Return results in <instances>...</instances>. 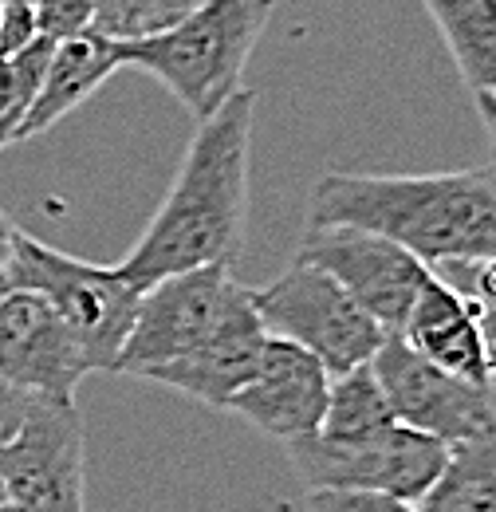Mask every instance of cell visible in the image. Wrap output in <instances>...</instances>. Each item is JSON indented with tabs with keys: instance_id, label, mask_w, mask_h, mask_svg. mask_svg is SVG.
<instances>
[{
	"instance_id": "cell-1",
	"label": "cell",
	"mask_w": 496,
	"mask_h": 512,
	"mask_svg": "<svg viewBox=\"0 0 496 512\" xmlns=\"http://www.w3.org/2000/svg\"><path fill=\"white\" fill-rule=\"evenodd\" d=\"M252 115L256 91L241 87L213 115L197 119L166 201L123 264H115L134 288L201 264H237L248 221Z\"/></svg>"
},
{
	"instance_id": "cell-2",
	"label": "cell",
	"mask_w": 496,
	"mask_h": 512,
	"mask_svg": "<svg viewBox=\"0 0 496 512\" xmlns=\"http://www.w3.org/2000/svg\"><path fill=\"white\" fill-rule=\"evenodd\" d=\"M308 225H359L398 241L422 264L496 256V162L449 174L331 170L308 197Z\"/></svg>"
},
{
	"instance_id": "cell-3",
	"label": "cell",
	"mask_w": 496,
	"mask_h": 512,
	"mask_svg": "<svg viewBox=\"0 0 496 512\" xmlns=\"http://www.w3.org/2000/svg\"><path fill=\"white\" fill-rule=\"evenodd\" d=\"M280 0H197L174 24L115 40L119 64L154 75L193 119L241 91V75Z\"/></svg>"
},
{
	"instance_id": "cell-4",
	"label": "cell",
	"mask_w": 496,
	"mask_h": 512,
	"mask_svg": "<svg viewBox=\"0 0 496 512\" xmlns=\"http://www.w3.org/2000/svg\"><path fill=\"white\" fill-rule=\"evenodd\" d=\"M8 272H12V288L40 292L60 312L63 323L83 343L91 371H115L142 288H134L119 268L67 256L24 229H16L12 237Z\"/></svg>"
},
{
	"instance_id": "cell-5",
	"label": "cell",
	"mask_w": 496,
	"mask_h": 512,
	"mask_svg": "<svg viewBox=\"0 0 496 512\" xmlns=\"http://www.w3.org/2000/svg\"><path fill=\"white\" fill-rule=\"evenodd\" d=\"M252 304L268 335L300 343L331 375L371 363L386 339L359 300L308 260H292L272 284L252 288Z\"/></svg>"
},
{
	"instance_id": "cell-6",
	"label": "cell",
	"mask_w": 496,
	"mask_h": 512,
	"mask_svg": "<svg viewBox=\"0 0 496 512\" xmlns=\"http://www.w3.org/2000/svg\"><path fill=\"white\" fill-rule=\"evenodd\" d=\"M288 461L308 489H367L418 505L445 465L449 446L414 426L390 422L359 438H296Z\"/></svg>"
},
{
	"instance_id": "cell-7",
	"label": "cell",
	"mask_w": 496,
	"mask_h": 512,
	"mask_svg": "<svg viewBox=\"0 0 496 512\" xmlns=\"http://www.w3.org/2000/svg\"><path fill=\"white\" fill-rule=\"evenodd\" d=\"M245 284L233 276V264H201L154 280L138 296V312L126 331L115 375L142 379L154 367L193 355L241 300Z\"/></svg>"
},
{
	"instance_id": "cell-8",
	"label": "cell",
	"mask_w": 496,
	"mask_h": 512,
	"mask_svg": "<svg viewBox=\"0 0 496 512\" xmlns=\"http://www.w3.org/2000/svg\"><path fill=\"white\" fill-rule=\"evenodd\" d=\"M87 438L75 402L32 398L0 449L8 505L24 512H87Z\"/></svg>"
},
{
	"instance_id": "cell-9",
	"label": "cell",
	"mask_w": 496,
	"mask_h": 512,
	"mask_svg": "<svg viewBox=\"0 0 496 512\" xmlns=\"http://www.w3.org/2000/svg\"><path fill=\"white\" fill-rule=\"evenodd\" d=\"M296 260L331 272L386 335L402 331L418 288L430 276V264H422L410 249L359 225H308Z\"/></svg>"
},
{
	"instance_id": "cell-10",
	"label": "cell",
	"mask_w": 496,
	"mask_h": 512,
	"mask_svg": "<svg viewBox=\"0 0 496 512\" xmlns=\"http://www.w3.org/2000/svg\"><path fill=\"white\" fill-rule=\"evenodd\" d=\"M382 394L402 426L434 434L445 446L496 430V394L418 355L402 335H386L371 359Z\"/></svg>"
},
{
	"instance_id": "cell-11",
	"label": "cell",
	"mask_w": 496,
	"mask_h": 512,
	"mask_svg": "<svg viewBox=\"0 0 496 512\" xmlns=\"http://www.w3.org/2000/svg\"><path fill=\"white\" fill-rule=\"evenodd\" d=\"M87 375L91 359L60 312L40 292L12 288L0 300V383L28 398L75 402Z\"/></svg>"
},
{
	"instance_id": "cell-12",
	"label": "cell",
	"mask_w": 496,
	"mask_h": 512,
	"mask_svg": "<svg viewBox=\"0 0 496 512\" xmlns=\"http://www.w3.org/2000/svg\"><path fill=\"white\" fill-rule=\"evenodd\" d=\"M327 390H331V371L311 351L292 339L268 335L252 379L229 398L225 410L245 418L264 438H276L288 446L296 438L319 434Z\"/></svg>"
},
{
	"instance_id": "cell-13",
	"label": "cell",
	"mask_w": 496,
	"mask_h": 512,
	"mask_svg": "<svg viewBox=\"0 0 496 512\" xmlns=\"http://www.w3.org/2000/svg\"><path fill=\"white\" fill-rule=\"evenodd\" d=\"M264 339H268V331L256 316L252 288H245L241 300L221 320V327L193 355L174 359L166 367H154L142 379L170 386V390H182L189 398H197L201 406H209V410H225L229 398L252 379L256 359L264 351Z\"/></svg>"
},
{
	"instance_id": "cell-14",
	"label": "cell",
	"mask_w": 496,
	"mask_h": 512,
	"mask_svg": "<svg viewBox=\"0 0 496 512\" xmlns=\"http://www.w3.org/2000/svg\"><path fill=\"white\" fill-rule=\"evenodd\" d=\"M398 335L437 367H445L469 383H489L481 308L473 296H465L457 284H449L434 268H430L426 284L418 288L414 308L406 312V323Z\"/></svg>"
},
{
	"instance_id": "cell-15",
	"label": "cell",
	"mask_w": 496,
	"mask_h": 512,
	"mask_svg": "<svg viewBox=\"0 0 496 512\" xmlns=\"http://www.w3.org/2000/svg\"><path fill=\"white\" fill-rule=\"evenodd\" d=\"M119 67L123 64H119L115 40L103 36L99 28H87V32H75V36L56 40L48 71H44V83H40L28 115L20 119V127L12 130V142H28V138L52 130L83 99H91Z\"/></svg>"
},
{
	"instance_id": "cell-16",
	"label": "cell",
	"mask_w": 496,
	"mask_h": 512,
	"mask_svg": "<svg viewBox=\"0 0 496 512\" xmlns=\"http://www.w3.org/2000/svg\"><path fill=\"white\" fill-rule=\"evenodd\" d=\"M461 79L496 99V0H422Z\"/></svg>"
},
{
	"instance_id": "cell-17",
	"label": "cell",
	"mask_w": 496,
	"mask_h": 512,
	"mask_svg": "<svg viewBox=\"0 0 496 512\" xmlns=\"http://www.w3.org/2000/svg\"><path fill=\"white\" fill-rule=\"evenodd\" d=\"M418 512H496V430L449 446Z\"/></svg>"
},
{
	"instance_id": "cell-18",
	"label": "cell",
	"mask_w": 496,
	"mask_h": 512,
	"mask_svg": "<svg viewBox=\"0 0 496 512\" xmlns=\"http://www.w3.org/2000/svg\"><path fill=\"white\" fill-rule=\"evenodd\" d=\"M398 422L382 383L374 375L371 363H359L343 375H331V390H327V410H323V422H319V434L323 438H359V434H371Z\"/></svg>"
},
{
	"instance_id": "cell-19",
	"label": "cell",
	"mask_w": 496,
	"mask_h": 512,
	"mask_svg": "<svg viewBox=\"0 0 496 512\" xmlns=\"http://www.w3.org/2000/svg\"><path fill=\"white\" fill-rule=\"evenodd\" d=\"M193 4L197 0H99L91 28H99L111 40H134V36L174 24Z\"/></svg>"
},
{
	"instance_id": "cell-20",
	"label": "cell",
	"mask_w": 496,
	"mask_h": 512,
	"mask_svg": "<svg viewBox=\"0 0 496 512\" xmlns=\"http://www.w3.org/2000/svg\"><path fill=\"white\" fill-rule=\"evenodd\" d=\"M308 512H418V505L367 489H311Z\"/></svg>"
},
{
	"instance_id": "cell-21",
	"label": "cell",
	"mask_w": 496,
	"mask_h": 512,
	"mask_svg": "<svg viewBox=\"0 0 496 512\" xmlns=\"http://www.w3.org/2000/svg\"><path fill=\"white\" fill-rule=\"evenodd\" d=\"M95 8L99 0H36V24H40V36H75V32H87L95 24Z\"/></svg>"
},
{
	"instance_id": "cell-22",
	"label": "cell",
	"mask_w": 496,
	"mask_h": 512,
	"mask_svg": "<svg viewBox=\"0 0 496 512\" xmlns=\"http://www.w3.org/2000/svg\"><path fill=\"white\" fill-rule=\"evenodd\" d=\"M36 36H40V24L32 4H0V56L20 52Z\"/></svg>"
},
{
	"instance_id": "cell-23",
	"label": "cell",
	"mask_w": 496,
	"mask_h": 512,
	"mask_svg": "<svg viewBox=\"0 0 496 512\" xmlns=\"http://www.w3.org/2000/svg\"><path fill=\"white\" fill-rule=\"evenodd\" d=\"M12 237H16V225L8 221V213L0 209V300L12 292V272H8V256H12Z\"/></svg>"
},
{
	"instance_id": "cell-24",
	"label": "cell",
	"mask_w": 496,
	"mask_h": 512,
	"mask_svg": "<svg viewBox=\"0 0 496 512\" xmlns=\"http://www.w3.org/2000/svg\"><path fill=\"white\" fill-rule=\"evenodd\" d=\"M481 308V304H477ZM481 339H485V367H489V386L496 394V312L481 308Z\"/></svg>"
},
{
	"instance_id": "cell-25",
	"label": "cell",
	"mask_w": 496,
	"mask_h": 512,
	"mask_svg": "<svg viewBox=\"0 0 496 512\" xmlns=\"http://www.w3.org/2000/svg\"><path fill=\"white\" fill-rule=\"evenodd\" d=\"M473 99H477V115H481L485 134H489V142H493V150H496V99L493 95H473Z\"/></svg>"
},
{
	"instance_id": "cell-26",
	"label": "cell",
	"mask_w": 496,
	"mask_h": 512,
	"mask_svg": "<svg viewBox=\"0 0 496 512\" xmlns=\"http://www.w3.org/2000/svg\"><path fill=\"white\" fill-rule=\"evenodd\" d=\"M0 4H32L36 8V0H0Z\"/></svg>"
},
{
	"instance_id": "cell-27",
	"label": "cell",
	"mask_w": 496,
	"mask_h": 512,
	"mask_svg": "<svg viewBox=\"0 0 496 512\" xmlns=\"http://www.w3.org/2000/svg\"><path fill=\"white\" fill-rule=\"evenodd\" d=\"M0 512H24L20 505H0Z\"/></svg>"
},
{
	"instance_id": "cell-28",
	"label": "cell",
	"mask_w": 496,
	"mask_h": 512,
	"mask_svg": "<svg viewBox=\"0 0 496 512\" xmlns=\"http://www.w3.org/2000/svg\"><path fill=\"white\" fill-rule=\"evenodd\" d=\"M4 146H8V134H4V130H0V150H4Z\"/></svg>"
}]
</instances>
